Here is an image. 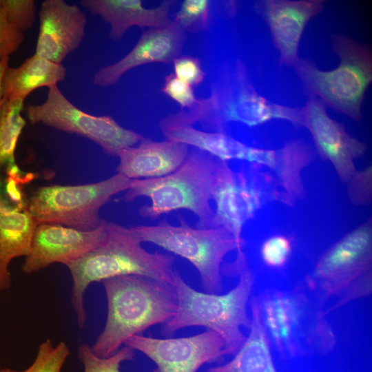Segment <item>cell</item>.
Returning a JSON list of instances; mask_svg holds the SVG:
<instances>
[{
    "instance_id": "6da1fadb",
    "label": "cell",
    "mask_w": 372,
    "mask_h": 372,
    "mask_svg": "<svg viewBox=\"0 0 372 372\" xmlns=\"http://www.w3.org/2000/svg\"><path fill=\"white\" fill-rule=\"evenodd\" d=\"M101 283L107 298V319L90 347L99 357L113 355L130 338L165 324L176 312L177 295L172 284L139 275L117 276Z\"/></svg>"
},
{
    "instance_id": "7a4b0ae2",
    "label": "cell",
    "mask_w": 372,
    "mask_h": 372,
    "mask_svg": "<svg viewBox=\"0 0 372 372\" xmlns=\"http://www.w3.org/2000/svg\"><path fill=\"white\" fill-rule=\"evenodd\" d=\"M185 118L211 132H225L230 123L249 127L275 119L302 127V107L273 103L260 95L252 84L247 67L240 59L222 63L208 97L199 98L189 110H180Z\"/></svg>"
},
{
    "instance_id": "3957f363",
    "label": "cell",
    "mask_w": 372,
    "mask_h": 372,
    "mask_svg": "<svg viewBox=\"0 0 372 372\" xmlns=\"http://www.w3.org/2000/svg\"><path fill=\"white\" fill-rule=\"evenodd\" d=\"M107 237L98 247L68 264L71 303L80 328L87 320L85 294L90 284L121 276L139 275L173 285L174 257L150 253L132 237L127 227L105 221Z\"/></svg>"
},
{
    "instance_id": "277c9868",
    "label": "cell",
    "mask_w": 372,
    "mask_h": 372,
    "mask_svg": "<svg viewBox=\"0 0 372 372\" xmlns=\"http://www.w3.org/2000/svg\"><path fill=\"white\" fill-rule=\"evenodd\" d=\"M304 282L290 290L269 289L258 296L270 342L282 358L330 352L335 335L322 302Z\"/></svg>"
},
{
    "instance_id": "5b68a950",
    "label": "cell",
    "mask_w": 372,
    "mask_h": 372,
    "mask_svg": "<svg viewBox=\"0 0 372 372\" xmlns=\"http://www.w3.org/2000/svg\"><path fill=\"white\" fill-rule=\"evenodd\" d=\"M237 285L223 294L200 292L187 284L174 271L178 307L175 315L161 329L163 335H173L189 327H204L223 340L226 355H234L246 338L242 328L249 329L247 306L252 296L255 275L248 267L238 272Z\"/></svg>"
},
{
    "instance_id": "8992f818",
    "label": "cell",
    "mask_w": 372,
    "mask_h": 372,
    "mask_svg": "<svg viewBox=\"0 0 372 372\" xmlns=\"http://www.w3.org/2000/svg\"><path fill=\"white\" fill-rule=\"evenodd\" d=\"M214 164L215 157L192 147L184 163L172 174L156 178L131 180L123 200L130 203L139 197L148 198L150 203L138 211L143 218L156 220L162 215L186 209L198 218L199 227H213L214 210L210 202Z\"/></svg>"
},
{
    "instance_id": "52a82bcc",
    "label": "cell",
    "mask_w": 372,
    "mask_h": 372,
    "mask_svg": "<svg viewBox=\"0 0 372 372\" xmlns=\"http://www.w3.org/2000/svg\"><path fill=\"white\" fill-rule=\"evenodd\" d=\"M212 200L216 206L213 227L225 228L236 244V257L228 264L232 269L248 264L243 251L245 225L269 203L279 202L288 206L280 185L271 172L251 163L243 165L235 171L227 162L216 158Z\"/></svg>"
},
{
    "instance_id": "ba28073f",
    "label": "cell",
    "mask_w": 372,
    "mask_h": 372,
    "mask_svg": "<svg viewBox=\"0 0 372 372\" xmlns=\"http://www.w3.org/2000/svg\"><path fill=\"white\" fill-rule=\"evenodd\" d=\"M330 40L331 50L340 59L336 68L322 71L311 60L300 58L293 68L309 95L360 122L365 92L372 81L371 47L342 34L331 35Z\"/></svg>"
},
{
    "instance_id": "9c48e42d",
    "label": "cell",
    "mask_w": 372,
    "mask_h": 372,
    "mask_svg": "<svg viewBox=\"0 0 372 372\" xmlns=\"http://www.w3.org/2000/svg\"><path fill=\"white\" fill-rule=\"evenodd\" d=\"M179 225L163 219L154 225L127 227L140 243H153L187 260L198 271L203 289L209 293L223 291L222 264L237 247L232 235L223 227H192L179 216Z\"/></svg>"
},
{
    "instance_id": "30bf717a",
    "label": "cell",
    "mask_w": 372,
    "mask_h": 372,
    "mask_svg": "<svg viewBox=\"0 0 372 372\" xmlns=\"http://www.w3.org/2000/svg\"><path fill=\"white\" fill-rule=\"evenodd\" d=\"M131 180L121 174L97 183L52 185L39 187L26 202L30 214L41 223L92 230L103 222L101 209L114 195L127 191Z\"/></svg>"
},
{
    "instance_id": "8fae6325",
    "label": "cell",
    "mask_w": 372,
    "mask_h": 372,
    "mask_svg": "<svg viewBox=\"0 0 372 372\" xmlns=\"http://www.w3.org/2000/svg\"><path fill=\"white\" fill-rule=\"evenodd\" d=\"M26 113L32 124L41 123L87 138L112 156L145 138L143 135L122 127L110 116H95L83 112L62 94L57 85L48 87L47 98L43 103L28 105Z\"/></svg>"
},
{
    "instance_id": "7c38bea8",
    "label": "cell",
    "mask_w": 372,
    "mask_h": 372,
    "mask_svg": "<svg viewBox=\"0 0 372 372\" xmlns=\"http://www.w3.org/2000/svg\"><path fill=\"white\" fill-rule=\"evenodd\" d=\"M372 220L351 230L319 258L304 280L322 302L340 296L349 287L371 273Z\"/></svg>"
},
{
    "instance_id": "4fadbf2b",
    "label": "cell",
    "mask_w": 372,
    "mask_h": 372,
    "mask_svg": "<svg viewBox=\"0 0 372 372\" xmlns=\"http://www.w3.org/2000/svg\"><path fill=\"white\" fill-rule=\"evenodd\" d=\"M124 345L152 360L156 366L153 372H197L205 364H222L226 355L223 338L209 329L178 338L136 335L130 338Z\"/></svg>"
},
{
    "instance_id": "5bb4252c",
    "label": "cell",
    "mask_w": 372,
    "mask_h": 372,
    "mask_svg": "<svg viewBox=\"0 0 372 372\" xmlns=\"http://www.w3.org/2000/svg\"><path fill=\"white\" fill-rule=\"evenodd\" d=\"M194 125L180 111L167 115L158 123L166 139L191 146L223 161L237 160L262 166L272 172L276 169L278 149L251 146L225 132L200 130Z\"/></svg>"
},
{
    "instance_id": "9a60e30c",
    "label": "cell",
    "mask_w": 372,
    "mask_h": 372,
    "mask_svg": "<svg viewBox=\"0 0 372 372\" xmlns=\"http://www.w3.org/2000/svg\"><path fill=\"white\" fill-rule=\"evenodd\" d=\"M302 111V127L310 132L318 154L332 164L346 184L357 171L354 161L365 154L368 145L351 136L344 123L331 118L315 96L309 95Z\"/></svg>"
},
{
    "instance_id": "2e32d148",
    "label": "cell",
    "mask_w": 372,
    "mask_h": 372,
    "mask_svg": "<svg viewBox=\"0 0 372 372\" xmlns=\"http://www.w3.org/2000/svg\"><path fill=\"white\" fill-rule=\"evenodd\" d=\"M107 234L105 220L92 230H80L56 224H39L21 270L26 274H32L54 263L67 266L100 245Z\"/></svg>"
},
{
    "instance_id": "e0dca14e",
    "label": "cell",
    "mask_w": 372,
    "mask_h": 372,
    "mask_svg": "<svg viewBox=\"0 0 372 372\" xmlns=\"http://www.w3.org/2000/svg\"><path fill=\"white\" fill-rule=\"evenodd\" d=\"M39 28L35 53L61 63L79 48L83 39L87 18L75 4L64 0H45L39 11Z\"/></svg>"
},
{
    "instance_id": "ac0fdd59",
    "label": "cell",
    "mask_w": 372,
    "mask_h": 372,
    "mask_svg": "<svg viewBox=\"0 0 372 372\" xmlns=\"http://www.w3.org/2000/svg\"><path fill=\"white\" fill-rule=\"evenodd\" d=\"M321 0H265L255 8L268 25L282 65L293 66L299 59L298 48L304 30L324 8Z\"/></svg>"
},
{
    "instance_id": "d6986e66",
    "label": "cell",
    "mask_w": 372,
    "mask_h": 372,
    "mask_svg": "<svg viewBox=\"0 0 372 372\" xmlns=\"http://www.w3.org/2000/svg\"><path fill=\"white\" fill-rule=\"evenodd\" d=\"M185 41V32L174 21L164 28L143 31L128 54L96 71L93 83L99 87L114 85L127 72L136 67L152 63H172L180 56Z\"/></svg>"
},
{
    "instance_id": "ffe728a7",
    "label": "cell",
    "mask_w": 372,
    "mask_h": 372,
    "mask_svg": "<svg viewBox=\"0 0 372 372\" xmlns=\"http://www.w3.org/2000/svg\"><path fill=\"white\" fill-rule=\"evenodd\" d=\"M189 146L166 139L155 141L145 138L137 145L121 150L116 168L130 180L165 176L178 169L186 161Z\"/></svg>"
},
{
    "instance_id": "44dd1931",
    "label": "cell",
    "mask_w": 372,
    "mask_h": 372,
    "mask_svg": "<svg viewBox=\"0 0 372 372\" xmlns=\"http://www.w3.org/2000/svg\"><path fill=\"white\" fill-rule=\"evenodd\" d=\"M173 1H165L155 8H146L140 0H81V5L110 25L109 37L119 41L132 26L161 28L172 20L169 11Z\"/></svg>"
},
{
    "instance_id": "7402d4cb",
    "label": "cell",
    "mask_w": 372,
    "mask_h": 372,
    "mask_svg": "<svg viewBox=\"0 0 372 372\" xmlns=\"http://www.w3.org/2000/svg\"><path fill=\"white\" fill-rule=\"evenodd\" d=\"M249 304L251 311L249 334L234 358L225 364L203 372H278L258 296H251Z\"/></svg>"
},
{
    "instance_id": "603a6c76",
    "label": "cell",
    "mask_w": 372,
    "mask_h": 372,
    "mask_svg": "<svg viewBox=\"0 0 372 372\" xmlns=\"http://www.w3.org/2000/svg\"><path fill=\"white\" fill-rule=\"evenodd\" d=\"M66 68L36 54L27 58L20 65L6 68L2 82L4 101H24L34 90L50 87L64 81Z\"/></svg>"
},
{
    "instance_id": "cb8c5ba5",
    "label": "cell",
    "mask_w": 372,
    "mask_h": 372,
    "mask_svg": "<svg viewBox=\"0 0 372 372\" xmlns=\"http://www.w3.org/2000/svg\"><path fill=\"white\" fill-rule=\"evenodd\" d=\"M38 225L26 207H10L0 195V261L5 268L28 254Z\"/></svg>"
},
{
    "instance_id": "d4e9b609",
    "label": "cell",
    "mask_w": 372,
    "mask_h": 372,
    "mask_svg": "<svg viewBox=\"0 0 372 372\" xmlns=\"http://www.w3.org/2000/svg\"><path fill=\"white\" fill-rule=\"evenodd\" d=\"M24 101H5L0 112V168L5 164L15 163V149L25 126L22 116Z\"/></svg>"
},
{
    "instance_id": "484cf974",
    "label": "cell",
    "mask_w": 372,
    "mask_h": 372,
    "mask_svg": "<svg viewBox=\"0 0 372 372\" xmlns=\"http://www.w3.org/2000/svg\"><path fill=\"white\" fill-rule=\"evenodd\" d=\"M135 355V351L125 345L107 358L96 355L86 344H81L78 351V358L83 366L84 372H121V364L132 360Z\"/></svg>"
},
{
    "instance_id": "4316f807",
    "label": "cell",
    "mask_w": 372,
    "mask_h": 372,
    "mask_svg": "<svg viewBox=\"0 0 372 372\" xmlns=\"http://www.w3.org/2000/svg\"><path fill=\"white\" fill-rule=\"evenodd\" d=\"M173 21L185 32L198 33L207 31L210 21V1H183Z\"/></svg>"
},
{
    "instance_id": "83f0119b",
    "label": "cell",
    "mask_w": 372,
    "mask_h": 372,
    "mask_svg": "<svg viewBox=\"0 0 372 372\" xmlns=\"http://www.w3.org/2000/svg\"><path fill=\"white\" fill-rule=\"evenodd\" d=\"M70 354L65 342L61 341L54 346L47 339L39 344L36 357L30 365V372H61Z\"/></svg>"
},
{
    "instance_id": "f1b7e54d",
    "label": "cell",
    "mask_w": 372,
    "mask_h": 372,
    "mask_svg": "<svg viewBox=\"0 0 372 372\" xmlns=\"http://www.w3.org/2000/svg\"><path fill=\"white\" fill-rule=\"evenodd\" d=\"M292 252V242L284 235H273L261 245L260 253L264 264L271 269H281L287 263Z\"/></svg>"
},
{
    "instance_id": "f546056e",
    "label": "cell",
    "mask_w": 372,
    "mask_h": 372,
    "mask_svg": "<svg viewBox=\"0 0 372 372\" xmlns=\"http://www.w3.org/2000/svg\"><path fill=\"white\" fill-rule=\"evenodd\" d=\"M0 8L8 21L21 32L34 23L37 8L34 0H0Z\"/></svg>"
},
{
    "instance_id": "4dcf8cb0",
    "label": "cell",
    "mask_w": 372,
    "mask_h": 372,
    "mask_svg": "<svg viewBox=\"0 0 372 372\" xmlns=\"http://www.w3.org/2000/svg\"><path fill=\"white\" fill-rule=\"evenodd\" d=\"M371 166L356 171L347 185V194L351 203L357 206L368 205L371 201Z\"/></svg>"
},
{
    "instance_id": "1f68e13d",
    "label": "cell",
    "mask_w": 372,
    "mask_h": 372,
    "mask_svg": "<svg viewBox=\"0 0 372 372\" xmlns=\"http://www.w3.org/2000/svg\"><path fill=\"white\" fill-rule=\"evenodd\" d=\"M162 92L176 102L183 109L189 110L197 103L192 87L178 79L174 74L165 77Z\"/></svg>"
},
{
    "instance_id": "d6a6232c",
    "label": "cell",
    "mask_w": 372,
    "mask_h": 372,
    "mask_svg": "<svg viewBox=\"0 0 372 372\" xmlns=\"http://www.w3.org/2000/svg\"><path fill=\"white\" fill-rule=\"evenodd\" d=\"M174 75L190 86H197L201 83L205 73L198 58L189 55H180L173 61Z\"/></svg>"
},
{
    "instance_id": "836d02e7",
    "label": "cell",
    "mask_w": 372,
    "mask_h": 372,
    "mask_svg": "<svg viewBox=\"0 0 372 372\" xmlns=\"http://www.w3.org/2000/svg\"><path fill=\"white\" fill-rule=\"evenodd\" d=\"M23 39V32L8 21L0 8V61L14 53L20 48Z\"/></svg>"
},
{
    "instance_id": "e575fe53",
    "label": "cell",
    "mask_w": 372,
    "mask_h": 372,
    "mask_svg": "<svg viewBox=\"0 0 372 372\" xmlns=\"http://www.w3.org/2000/svg\"><path fill=\"white\" fill-rule=\"evenodd\" d=\"M371 273H369L349 287L340 296L337 302L330 308L325 310L327 316L329 313L335 311L349 302L355 300L369 296L371 293Z\"/></svg>"
},
{
    "instance_id": "d590c367",
    "label": "cell",
    "mask_w": 372,
    "mask_h": 372,
    "mask_svg": "<svg viewBox=\"0 0 372 372\" xmlns=\"http://www.w3.org/2000/svg\"><path fill=\"white\" fill-rule=\"evenodd\" d=\"M9 63V58H6L0 61V112L1 110L2 106L5 102L3 95V87L2 82L4 72L8 68Z\"/></svg>"
},
{
    "instance_id": "8d00e7d4",
    "label": "cell",
    "mask_w": 372,
    "mask_h": 372,
    "mask_svg": "<svg viewBox=\"0 0 372 372\" xmlns=\"http://www.w3.org/2000/svg\"><path fill=\"white\" fill-rule=\"evenodd\" d=\"M0 278L2 280L6 289L10 286V273L9 269L5 268L0 261Z\"/></svg>"
},
{
    "instance_id": "74e56055",
    "label": "cell",
    "mask_w": 372,
    "mask_h": 372,
    "mask_svg": "<svg viewBox=\"0 0 372 372\" xmlns=\"http://www.w3.org/2000/svg\"><path fill=\"white\" fill-rule=\"evenodd\" d=\"M30 366L23 371H17V370L11 369L9 368H1L0 370V372H30Z\"/></svg>"
},
{
    "instance_id": "f35d334b",
    "label": "cell",
    "mask_w": 372,
    "mask_h": 372,
    "mask_svg": "<svg viewBox=\"0 0 372 372\" xmlns=\"http://www.w3.org/2000/svg\"><path fill=\"white\" fill-rule=\"evenodd\" d=\"M4 289H6V288L4 287V285H3V282H2V280L0 278V296H1V291L2 290H4Z\"/></svg>"
},
{
    "instance_id": "ab89813d",
    "label": "cell",
    "mask_w": 372,
    "mask_h": 372,
    "mask_svg": "<svg viewBox=\"0 0 372 372\" xmlns=\"http://www.w3.org/2000/svg\"><path fill=\"white\" fill-rule=\"evenodd\" d=\"M1 364H0V370H1Z\"/></svg>"
}]
</instances>
